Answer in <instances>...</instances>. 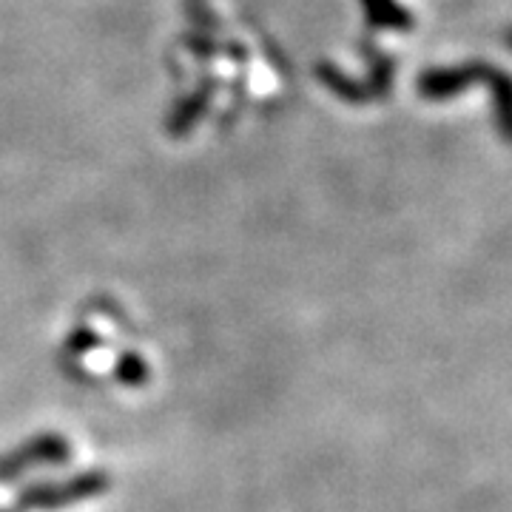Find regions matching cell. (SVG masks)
I'll use <instances>...</instances> for the list:
<instances>
[{
    "instance_id": "obj_1",
    "label": "cell",
    "mask_w": 512,
    "mask_h": 512,
    "mask_svg": "<svg viewBox=\"0 0 512 512\" xmlns=\"http://www.w3.org/2000/svg\"><path fill=\"white\" fill-rule=\"evenodd\" d=\"M490 69L493 66H487V63H467V66H458V69H447V72H427L419 80V89L424 97L441 100V97L464 92L476 80H487Z\"/></svg>"
},
{
    "instance_id": "obj_2",
    "label": "cell",
    "mask_w": 512,
    "mask_h": 512,
    "mask_svg": "<svg viewBox=\"0 0 512 512\" xmlns=\"http://www.w3.org/2000/svg\"><path fill=\"white\" fill-rule=\"evenodd\" d=\"M493 83V103L495 117H498V128L504 131V137L512 140V74L507 72H490L487 77Z\"/></svg>"
}]
</instances>
